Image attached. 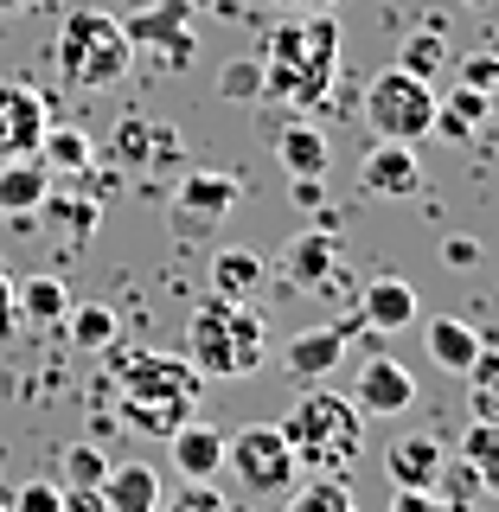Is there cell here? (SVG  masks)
<instances>
[{
  "mask_svg": "<svg viewBox=\"0 0 499 512\" xmlns=\"http://www.w3.org/2000/svg\"><path fill=\"white\" fill-rule=\"evenodd\" d=\"M263 103L288 109H327L333 77H340V20L333 13H308V20H282L263 39Z\"/></svg>",
  "mask_w": 499,
  "mask_h": 512,
  "instance_id": "6da1fadb",
  "label": "cell"
},
{
  "mask_svg": "<svg viewBox=\"0 0 499 512\" xmlns=\"http://www.w3.org/2000/svg\"><path fill=\"white\" fill-rule=\"evenodd\" d=\"M186 359L199 378H250L269 359L263 308H250L244 295H212L186 327Z\"/></svg>",
  "mask_w": 499,
  "mask_h": 512,
  "instance_id": "7a4b0ae2",
  "label": "cell"
},
{
  "mask_svg": "<svg viewBox=\"0 0 499 512\" xmlns=\"http://www.w3.org/2000/svg\"><path fill=\"white\" fill-rule=\"evenodd\" d=\"M276 429L288 436L301 468H320V474H346L352 461H359V448H365V416H359V404H352L346 391L295 397Z\"/></svg>",
  "mask_w": 499,
  "mask_h": 512,
  "instance_id": "3957f363",
  "label": "cell"
},
{
  "mask_svg": "<svg viewBox=\"0 0 499 512\" xmlns=\"http://www.w3.org/2000/svg\"><path fill=\"white\" fill-rule=\"evenodd\" d=\"M52 58H58V77L71 90H109V84H122V77L135 71V52H128V39H122V20L103 13V7L64 13Z\"/></svg>",
  "mask_w": 499,
  "mask_h": 512,
  "instance_id": "277c9868",
  "label": "cell"
},
{
  "mask_svg": "<svg viewBox=\"0 0 499 512\" xmlns=\"http://www.w3.org/2000/svg\"><path fill=\"white\" fill-rule=\"evenodd\" d=\"M365 128H372V141H423L429 128H436V90L423 84V77L410 71H378L372 84H365V103H359Z\"/></svg>",
  "mask_w": 499,
  "mask_h": 512,
  "instance_id": "5b68a950",
  "label": "cell"
},
{
  "mask_svg": "<svg viewBox=\"0 0 499 512\" xmlns=\"http://www.w3.org/2000/svg\"><path fill=\"white\" fill-rule=\"evenodd\" d=\"M224 468H231V480L250 500H282L301 480V461L276 423H244L237 436H224Z\"/></svg>",
  "mask_w": 499,
  "mask_h": 512,
  "instance_id": "8992f818",
  "label": "cell"
},
{
  "mask_svg": "<svg viewBox=\"0 0 499 512\" xmlns=\"http://www.w3.org/2000/svg\"><path fill=\"white\" fill-rule=\"evenodd\" d=\"M122 39H128V52H135V64H148L160 77L192 71V52H199V32H192L186 0H148L141 13L122 20Z\"/></svg>",
  "mask_w": 499,
  "mask_h": 512,
  "instance_id": "52a82bcc",
  "label": "cell"
},
{
  "mask_svg": "<svg viewBox=\"0 0 499 512\" xmlns=\"http://www.w3.org/2000/svg\"><path fill=\"white\" fill-rule=\"evenodd\" d=\"M109 378H116L122 397H160V404H186V410H199V391H205V378L192 372V359L154 352V346L116 352V359H109Z\"/></svg>",
  "mask_w": 499,
  "mask_h": 512,
  "instance_id": "ba28073f",
  "label": "cell"
},
{
  "mask_svg": "<svg viewBox=\"0 0 499 512\" xmlns=\"http://www.w3.org/2000/svg\"><path fill=\"white\" fill-rule=\"evenodd\" d=\"M352 333H359L352 320H327V327H301V333H288V340H282V372H288V378H301V384L333 378V365L346 359Z\"/></svg>",
  "mask_w": 499,
  "mask_h": 512,
  "instance_id": "9c48e42d",
  "label": "cell"
},
{
  "mask_svg": "<svg viewBox=\"0 0 499 512\" xmlns=\"http://www.w3.org/2000/svg\"><path fill=\"white\" fill-rule=\"evenodd\" d=\"M45 122H52V103H45L32 84L20 77H0V160H20L39 148Z\"/></svg>",
  "mask_w": 499,
  "mask_h": 512,
  "instance_id": "30bf717a",
  "label": "cell"
},
{
  "mask_svg": "<svg viewBox=\"0 0 499 512\" xmlns=\"http://www.w3.org/2000/svg\"><path fill=\"white\" fill-rule=\"evenodd\" d=\"M352 404H359V416H404V410L416 404V378L404 372V359H391V352H372V359H359Z\"/></svg>",
  "mask_w": 499,
  "mask_h": 512,
  "instance_id": "8fae6325",
  "label": "cell"
},
{
  "mask_svg": "<svg viewBox=\"0 0 499 512\" xmlns=\"http://www.w3.org/2000/svg\"><path fill=\"white\" fill-rule=\"evenodd\" d=\"M359 186L372 199H416L423 192V160H416L410 141H372L359 160Z\"/></svg>",
  "mask_w": 499,
  "mask_h": 512,
  "instance_id": "7c38bea8",
  "label": "cell"
},
{
  "mask_svg": "<svg viewBox=\"0 0 499 512\" xmlns=\"http://www.w3.org/2000/svg\"><path fill=\"white\" fill-rule=\"evenodd\" d=\"M282 282L308 288V295H333V282H340V237L301 231L295 244H282Z\"/></svg>",
  "mask_w": 499,
  "mask_h": 512,
  "instance_id": "4fadbf2b",
  "label": "cell"
},
{
  "mask_svg": "<svg viewBox=\"0 0 499 512\" xmlns=\"http://www.w3.org/2000/svg\"><path fill=\"white\" fill-rule=\"evenodd\" d=\"M352 327L359 333H404L416 327V288L410 282H397V276H378V282H365L359 288V314H352Z\"/></svg>",
  "mask_w": 499,
  "mask_h": 512,
  "instance_id": "5bb4252c",
  "label": "cell"
},
{
  "mask_svg": "<svg viewBox=\"0 0 499 512\" xmlns=\"http://www.w3.org/2000/svg\"><path fill=\"white\" fill-rule=\"evenodd\" d=\"M448 448L436 429H410V436H397L391 448H384V474H391V487H436Z\"/></svg>",
  "mask_w": 499,
  "mask_h": 512,
  "instance_id": "9a60e30c",
  "label": "cell"
},
{
  "mask_svg": "<svg viewBox=\"0 0 499 512\" xmlns=\"http://www.w3.org/2000/svg\"><path fill=\"white\" fill-rule=\"evenodd\" d=\"M45 199H52V173H45V160H39V154L0 160V218L26 224Z\"/></svg>",
  "mask_w": 499,
  "mask_h": 512,
  "instance_id": "2e32d148",
  "label": "cell"
},
{
  "mask_svg": "<svg viewBox=\"0 0 499 512\" xmlns=\"http://www.w3.org/2000/svg\"><path fill=\"white\" fill-rule=\"evenodd\" d=\"M103 512H154L160 506V474L148 461H109L103 474Z\"/></svg>",
  "mask_w": 499,
  "mask_h": 512,
  "instance_id": "e0dca14e",
  "label": "cell"
},
{
  "mask_svg": "<svg viewBox=\"0 0 499 512\" xmlns=\"http://www.w3.org/2000/svg\"><path fill=\"white\" fill-rule=\"evenodd\" d=\"M276 160H282L288 180H327L333 148H327V135H320L314 122H288L282 135H276Z\"/></svg>",
  "mask_w": 499,
  "mask_h": 512,
  "instance_id": "ac0fdd59",
  "label": "cell"
},
{
  "mask_svg": "<svg viewBox=\"0 0 499 512\" xmlns=\"http://www.w3.org/2000/svg\"><path fill=\"white\" fill-rule=\"evenodd\" d=\"M237 199H244V180H237V173H186L180 192H173V205H180V212H186L192 224L224 218Z\"/></svg>",
  "mask_w": 499,
  "mask_h": 512,
  "instance_id": "d6986e66",
  "label": "cell"
},
{
  "mask_svg": "<svg viewBox=\"0 0 499 512\" xmlns=\"http://www.w3.org/2000/svg\"><path fill=\"white\" fill-rule=\"evenodd\" d=\"M423 346H429V359H436V372L461 378L480 352V327H468V320H455V314H436V320H423Z\"/></svg>",
  "mask_w": 499,
  "mask_h": 512,
  "instance_id": "ffe728a7",
  "label": "cell"
},
{
  "mask_svg": "<svg viewBox=\"0 0 499 512\" xmlns=\"http://www.w3.org/2000/svg\"><path fill=\"white\" fill-rule=\"evenodd\" d=\"M167 448H173L180 480H212L224 468V436H218V429H205V423H180L167 436Z\"/></svg>",
  "mask_w": 499,
  "mask_h": 512,
  "instance_id": "44dd1931",
  "label": "cell"
},
{
  "mask_svg": "<svg viewBox=\"0 0 499 512\" xmlns=\"http://www.w3.org/2000/svg\"><path fill=\"white\" fill-rule=\"evenodd\" d=\"M45 160V173H64V180H84V173H96V141L84 135V128H58V122H45V135H39V148H32Z\"/></svg>",
  "mask_w": 499,
  "mask_h": 512,
  "instance_id": "7402d4cb",
  "label": "cell"
},
{
  "mask_svg": "<svg viewBox=\"0 0 499 512\" xmlns=\"http://www.w3.org/2000/svg\"><path fill=\"white\" fill-rule=\"evenodd\" d=\"M116 423L135 429V436L167 442L180 423H192V410H186V404H160V397H116Z\"/></svg>",
  "mask_w": 499,
  "mask_h": 512,
  "instance_id": "603a6c76",
  "label": "cell"
},
{
  "mask_svg": "<svg viewBox=\"0 0 499 512\" xmlns=\"http://www.w3.org/2000/svg\"><path fill=\"white\" fill-rule=\"evenodd\" d=\"M263 276H269V263L256 250H244V244H224L218 256H212V295H256L263 288Z\"/></svg>",
  "mask_w": 499,
  "mask_h": 512,
  "instance_id": "cb8c5ba5",
  "label": "cell"
},
{
  "mask_svg": "<svg viewBox=\"0 0 499 512\" xmlns=\"http://www.w3.org/2000/svg\"><path fill=\"white\" fill-rule=\"evenodd\" d=\"M13 314H26L32 327H64L71 288H64L58 276H26V288H13Z\"/></svg>",
  "mask_w": 499,
  "mask_h": 512,
  "instance_id": "d4e9b609",
  "label": "cell"
},
{
  "mask_svg": "<svg viewBox=\"0 0 499 512\" xmlns=\"http://www.w3.org/2000/svg\"><path fill=\"white\" fill-rule=\"evenodd\" d=\"M64 333H71L77 352H109V346H116V333H122V320H116V308H109V301H71Z\"/></svg>",
  "mask_w": 499,
  "mask_h": 512,
  "instance_id": "484cf974",
  "label": "cell"
},
{
  "mask_svg": "<svg viewBox=\"0 0 499 512\" xmlns=\"http://www.w3.org/2000/svg\"><path fill=\"white\" fill-rule=\"evenodd\" d=\"M487 116H493V96L461 84L455 96H448V103H436V135H448V141H474Z\"/></svg>",
  "mask_w": 499,
  "mask_h": 512,
  "instance_id": "4316f807",
  "label": "cell"
},
{
  "mask_svg": "<svg viewBox=\"0 0 499 512\" xmlns=\"http://www.w3.org/2000/svg\"><path fill=\"white\" fill-rule=\"evenodd\" d=\"M461 461L480 468V487L499 493V416H474L468 436H461Z\"/></svg>",
  "mask_w": 499,
  "mask_h": 512,
  "instance_id": "83f0119b",
  "label": "cell"
},
{
  "mask_svg": "<svg viewBox=\"0 0 499 512\" xmlns=\"http://www.w3.org/2000/svg\"><path fill=\"white\" fill-rule=\"evenodd\" d=\"M442 64H448V39H442V26H436V20H429V26H416L410 39H404V52H397V71L423 77V84L442 71Z\"/></svg>",
  "mask_w": 499,
  "mask_h": 512,
  "instance_id": "f1b7e54d",
  "label": "cell"
},
{
  "mask_svg": "<svg viewBox=\"0 0 499 512\" xmlns=\"http://www.w3.org/2000/svg\"><path fill=\"white\" fill-rule=\"evenodd\" d=\"M461 378H468V404H474V416H499V340H480L474 365H468Z\"/></svg>",
  "mask_w": 499,
  "mask_h": 512,
  "instance_id": "f546056e",
  "label": "cell"
},
{
  "mask_svg": "<svg viewBox=\"0 0 499 512\" xmlns=\"http://www.w3.org/2000/svg\"><path fill=\"white\" fill-rule=\"evenodd\" d=\"M288 512H359V506H352L346 474H320L308 487H288Z\"/></svg>",
  "mask_w": 499,
  "mask_h": 512,
  "instance_id": "4dcf8cb0",
  "label": "cell"
},
{
  "mask_svg": "<svg viewBox=\"0 0 499 512\" xmlns=\"http://www.w3.org/2000/svg\"><path fill=\"white\" fill-rule=\"evenodd\" d=\"M436 493L448 500V512H474L480 500H487V487H480V468L474 461H442V474H436Z\"/></svg>",
  "mask_w": 499,
  "mask_h": 512,
  "instance_id": "1f68e13d",
  "label": "cell"
},
{
  "mask_svg": "<svg viewBox=\"0 0 499 512\" xmlns=\"http://www.w3.org/2000/svg\"><path fill=\"white\" fill-rule=\"evenodd\" d=\"M218 96H224V103H263V58H256V52H237L218 71Z\"/></svg>",
  "mask_w": 499,
  "mask_h": 512,
  "instance_id": "d6a6232c",
  "label": "cell"
},
{
  "mask_svg": "<svg viewBox=\"0 0 499 512\" xmlns=\"http://www.w3.org/2000/svg\"><path fill=\"white\" fill-rule=\"evenodd\" d=\"M58 474H64V487H103V474H109V455L96 442H71L58 455Z\"/></svg>",
  "mask_w": 499,
  "mask_h": 512,
  "instance_id": "836d02e7",
  "label": "cell"
},
{
  "mask_svg": "<svg viewBox=\"0 0 499 512\" xmlns=\"http://www.w3.org/2000/svg\"><path fill=\"white\" fill-rule=\"evenodd\" d=\"M32 218H45V224H64V231L90 237V231H96V218H103V205H96V199H45Z\"/></svg>",
  "mask_w": 499,
  "mask_h": 512,
  "instance_id": "e575fe53",
  "label": "cell"
},
{
  "mask_svg": "<svg viewBox=\"0 0 499 512\" xmlns=\"http://www.w3.org/2000/svg\"><path fill=\"white\" fill-rule=\"evenodd\" d=\"M109 160H116V167L128 173V167H148V148H154V122H141V116H128L122 128H116V141H109Z\"/></svg>",
  "mask_w": 499,
  "mask_h": 512,
  "instance_id": "d590c367",
  "label": "cell"
},
{
  "mask_svg": "<svg viewBox=\"0 0 499 512\" xmlns=\"http://www.w3.org/2000/svg\"><path fill=\"white\" fill-rule=\"evenodd\" d=\"M154 512H231V500H224L212 480H186V487L173 493V500H160Z\"/></svg>",
  "mask_w": 499,
  "mask_h": 512,
  "instance_id": "8d00e7d4",
  "label": "cell"
},
{
  "mask_svg": "<svg viewBox=\"0 0 499 512\" xmlns=\"http://www.w3.org/2000/svg\"><path fill=\"white\" fill-rule=\"evenodd\" d=\"M7 512H64V487H52V480H26V487L7 500Z\"/></svg>",
  "mask_w": 499,
  "mask_h": 512,
  "instance_id": "74e56055",
  "label": "cell"
},
{
  "mask_svg": "<svg viewBox=\"0 0 499 512\" xmlns=\"http://www.w3.org/2000/svg\"><path fill=\"white\" fill-rule=\"evenodd\" d=\"M461 84H468V90H487V96H493V84H499V52H474L468 64H461Z\"/></svg>",
  "mask_w": 499,
  "mask_h": 512,
  "instance_id": "f35d334b",
  "label": "cell"
},
{
  "mask_svg": "<svg viewBox=\"0 0 499 512\" xmlns=\"http://www.w3.org/2000/svg\"><path fill=\"white\" fill-rule=\"evenodd\" d=\"M391 512H448V500H442L436 487H397Z\"/></svg>",
  "mask_w": 499,
  "mask_h": 512,
  "instance_id": "ab89813d",
  "label": "cell"
},
{
  "mask_svg": "<svg viewBox=\"0 0 499 512\" xmlns=\"http://www.w3.org/2000/svg\"><path fill=\"white\" fill-rule=\"evenodd\" d=\"M442 263L448 269H474L480 263V244H474V237H448V244H442Z\"/></svg>",
  "mask_w": 499,
  "mask_h": 512,
  "instance_id": "60d3db41",
  "label": "cell"
},
{
  "mask_svg": "<svg viewBox=\"0 0 499 512\" xmlns=\"http://www.w3.org/2000/svg\"><path fill=\"white\" fill-rule=\"evenodd\" d=\"M64 512H103V493L96 487H64Z\"/></svg>",
  "mask_w": 499,
  "mask_h": 512,
  "instance_id": "b9f144b4",
  "label": "cell"
},
{
  "mask_svg": "<svg viewBox=\"0 0 499 512\" xmlns=\"http://www.w3.org/2000/svg\"><path fill=\"white\" fill-rule=\"evenodd\" d=\"M20 327V314H13V276L0 269V333H13Z\"/></svg>",
  "mask_w": 499,
  "mask_h": 512,
  "instance_id": "7bdbcfd3",
  "label": "cell"
},
{
  "mask_svg": "<svg viewBox=\"0 0 499 512\" xmlns=\"http://www.w3.org/2000/svg\"><path fill=\"white\" fill-rule=\"evenodd\" d=\"M288 192H295L301 212H314V205H320V180H288Z\"/></svg>",
  "mask_w": 499,
  "mask_h": 512,
  "instance_id": "ee69618b",
  "label": "cell"
},
{
  "mask_svg": "<svg viewBox=\"0 0 499 512\" xmlns=\"http://www.w3.org/2000/svg\"><path fill=\"white\" fill-rule=\"evenodd\" d=\"M276 7H295V13H333L340 0H276Z\"/></svg>",
  "mask_w": 499,
  "mask_h": 512,
  "instance_id": "f6af8a7d",
  "label": "cell"
},
{
  "mask_svg": "<svg viewBox=\"0 0 499 512\" xmlns=\"http://www.w3.org/2000/svg\"><path fill=\"white\" fill-rule=\"evenodd\" d=\"M39 0H0V13H32Z\"/></svg>",
  "mask_w": 499,
  "mask_h": 512,
  "instance_id": "bcb514c9",
  "label": "cell"
},
{
  "mask_svg": "<svg viewBox=\"0 0 499 512\" xmlns=\"http://www.w3.org/2000/svg\"><path fill=\"white\" fill-rule=\"evenodd\" d=\"M461 7H480V13H487V7H493V0H461Z\"/></svg>",
  "mask_w": 499,
  "mask_h": 512,
  "instance_id": "7dc6e473",
  "label": "cell"
},
{
  "mask_svg": "<svg viewBox=\"0 0 499 512\" xmlns=\"http://www.w3.org/2000/svg\"><path fill=\"white\" fill-rule=\"evenodd\" d=\"M0 512H7V500H0Z\"/></svg>",
  "mask_w": 499,
  "mask_h": 512,
  "instance_id": "c3c4849f",
  "label": "cell"
}]
</instances>
